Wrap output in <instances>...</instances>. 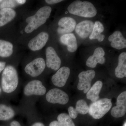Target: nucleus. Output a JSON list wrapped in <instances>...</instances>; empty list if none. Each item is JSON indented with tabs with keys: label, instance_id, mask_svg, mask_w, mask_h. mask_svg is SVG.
Segmentation results:
<instances>
[{
	"label": "nucleus",
	"instance_id": "nucleus-1",
	"mask_svg": "<svg viewBox=\"0 0 126 126\" xmlns=\"http://www.w3.org/2000/svg\"><path fill=\"white\" fill-rule=\"evenodd\" d=\"M52 10L50 6H46L39 9L34 15L27 17L26 21L28 24L25 28V32L30 33L44 25L49 18Z\"/></svg>",
	"mask_w": 126,
	"mask_h": 126
},
{
	"label": "nucleus",
	"instance_id": "nucleus-2",
	"mask_svg": "<svg viewBox=\"0 0 126 126\" xmlns=\"http://www.w3.org/2000/svg\"><path fill=\"white\" fill-rule=\"evenodd\" d=\"M67 9L70 14L85 18H93L97 14L94 5L88 1H75L69 6Z\"/></svg>",
	"mask_w": 126,
	"mask_h": 126
},
{
	"label": "nucleus",
	"instance_id": "nucleus-3",
	"mask_svg": "<svg viewBox=\"0 0 126 126\" xmlns=\"http://www.w3.org/2000/svg\"><path fill=\"white\" fill-rule=\"evenodd\" d=\"M18 73L15 68L7 65L3 70L1 75V87L4 92L10 93L16 90L18 84Z\"/></svg>",
	"mask_w": 126,
	"mask_h": 126
},
{
	"label": "nucleus",
	"instance_id": "nucleus-4",
	"mask_svg": "<svg viewBox=\"0 0 126 126\" xmlns=\"http://www.w3.org/2000/svg\"><path fill=\"white\" fill-rule=\"evenodd\" d=\"M111 100L104 98L93 102L89 106V113L94 119L102 118L111 108Z\"/></svg>",
	"mask_w": 126,
	"mask_h": 126
},
{
	"label": "nucleus",
	"instance_id": "nucleus-5",
	"mask_svg": "<svg viewBox=\"0 0 126 126\" xmlns=\"http://www.w3.org/2000/svg\"><path fill=\"white\" fill-rule=\"evenodd\" d=\"M46 98L50 103L65 105L68 103L69 98L67 93L58 88L50 89L46 94Z\"/></svg>",
	"mask_w": 126,
	"mask_h": 126
},
{
	"label": "nucleus",
	"instance_id": "nucleus-6",
	"mask_svg": "<svg viewBox=\"0 0 126 126\" xmlns=\"http://www.w3.org/2000/svg\"><path fill=\"white\" fill-rule=\"evenodd\" d=\"M45 67L46 63L44 59L39 58L28 63L25 67V71L31 77H36L42 74Z\"/></svg>",
	"mask_w": 126,
	"mask_h": 126
},
{
	"label": "nucleus",
	"instance_id": "nucleus-7",
	"mask_svg": "<svg viewBox=\"0 0 126 126\" xmlns=\"http://www.w3.org/2000/svg\"><path fill=\"white\" fill-rule=\"evenodd\" d=\"M95 71L89 70L83 71L79 75V79L78 88L80 90H83L84 93H87L91 88V82L95 77Z\"/></svg>",
	"mask_w": 126,
	"mask_h": 126
},
{
	"label": "nucleus",
	"instance_id": "nucleus-8",
	"mask_svg": "<svg viewBox=\"0 0 126 126\" xmlns=\"http://www.w3.org/2000/svg\"><path fill=\"white\" fill-rule=\"evenodd\" d=\"M46 92V88L43 86L42 82L38 80H33L28 83L24 90V94L26 96H42L45 94Z\"/></svg>",
	"mask_w": 126,
	"mask_h": 126
},
{
	"label": "nucleus",
	"instance_id": "nucleus-9",
	"mask_svg": "<svg viewBox=\"0 0 126 126\" xmlns=\"http://www.w3.org/2000/svg\"><path fill=\"white\" fill-rule=\"evenodd\" d=\"M46 55L47 67L55 71L58 70L61 66V61L54 49L50 46L47 47Z\"/></svg>",
	"mask_w": 126,
	"mask_h": 126
},
{
	"label": "nucleus",
	"instance_id": "nucleus-10",
	"mask_svg": "<svg viewBox=\"0 0 126 126\" xmlns=\"http://www.w3.org/2000/svg\"><path fill=\"white\" fill-rule=\"evenodd\" d=\"M59 27L57 31L60 34L64 35L70 33L75 29L77 25L76 21L73 18L69 17L61 18L58 22Z\"/></svg>",
	"mask_w": 126,
	"mask_h": 126
},
{
	"label": "nucleus",
	"instance_id": "nucleus-11",
	"mask_svg": "<svg viewBox=\"0 0 126 126\" xmlns=\"http://www.w3.org/2000/svg\"><path fill=\"white\" fill-rule=\"evenodd\" d=\"M70 70L68 67H62L59 69L52 78V83L57 87H62L66 83L70 75Z\"/></svg>",
	"mask_w": 126,
	"mask_h": 126
},
{
	"label": "nucleus",
	"instance_id": "nucleus-12",
	"mask_svg": "<svg viewBox=\"0 0 126 126\" xmlns=\"http://www.w3.org/2000/svg\"><path fill=\"white\" fill-rule=\"evenodd\" d=\"M49 35L46 32H41L31 40L28 47L32 51L40 50L45 46L48 40Z\"/></svg>",
	"mask_w": 126,
	"mask_h": 126
},
{
	"label": "nucleus",
	"instance_id": "nucleus-13",
	"mask_svg": "<svg viewBox=\"0 0 126 126\" xmlns=\"http://www.w3.org/2000/svg\"><path fill=\"white\" fill-rule=\"evenodd\" d=\"M126 112V92L124 91L118 96L116 106L111 110V114L114 117H122Z\"/></svg>",
	"mask_w": 126,
	"mask_h": 126
},
{
	"label": "nucleus",
	"instance_id": "nucleus-14",
	"mask_svg": "<svg viewBox=\"0 0 126 126\" xmlns=\"http://www.w3.org/2000/svg\"><path fill=\"white\" fill-rule=\"evenodd\" d=\"M105 55L103 49L102 47H98L94 50L93 54L89 57L86 61V65L89 67L94 68L98 63L103 64L106 62Z\"/></svg>",
	"mask_w": 126,
	"mask_h": 126
},
{
	"label": "nucleus",
	"instance_id": "nucleus-15",
	"mask_svg": "<svg viewBox=\"0 0 126 126\" xmlns=\"http://www.w3.org/2000/svg\"><path fill=\"white\" fill-rule=\"evenodd\" d=\"M94 24V23L92 21H82L76 25L75 32L81 38H87L92 33Z\"/></svg>",
	"mask_w": 126,
	"mask_h": 126
},
{
	"label": "nucleus",
	"instance_id": "nucleus-16",
	"mask_svg": "<svg viewBox=\"0 0 126 126\" xmlns=\"http://www.w3.org/2000/svg\"><path fill=\"white\" fill-rule=\"evenodd\" d=\"M108 40L111 42V46L116 49L120 50L126 47V39L121 32H114L109 37Z\"/></svg>",
	"mask_w": 126,
	"mask_h": 126
},
{
	"label": "nucleus",
	"instance_id": "nucleus-17",
	"mask_svg": "<svg viewBox=\"0 0 126 126\" xmlns=\"http://www.w3.org/2000/svg\"><path fill=\"white\" fill-rule=\"evenodd\" d=\"M61 44L66 46L69 52L73 53L78 49V44L76 37L73 33L61 35L60 38Z\"/></svg>",
	"mask_w": 126,
	"mask_h": 126
},
{
	"label": "nucleus",
	"instance_id": "nucleus-18",
	"mask_svg": "<svg viewBox=\"0 0 126 126\" xmlns=\"http://www.w3.org/2000/svg\"><path fill=\"white\" fill-rule=\"evenodd\" d=\"M115 74L118 78L126 77V53L123 52L118 57V64L115 69Z\"/></svg>",
	"mask_w": 126,
	"mask_h": 126
},
{
	"label": "nucleus",
	"instance_id": "nucleus-19",
	"mask_svg": "<svg viewBox=\"0 0 126 126\" xmlns=\"http://www.w3.org/2000/svg\"><path fill=\"white\" fill-rule=\"evenodd\" d=\"M16 12L11 8H4L0 10V27L11 21L15 17Z\"/></svg>",
	"mask_w": 126,
	"mask_h": 126
},
{
	"label": "nucleus",
	"instance_id": "nucleus-20",
	"mask_svg": "<svg viewBox=\"0 0 126 126\" xmlns=\"http://www.w3.org/2000/svg\"><path fill=\"white\" fill-rule=\"evenodd\" d=\"M104 30V27L101 22L98 21H95L93 31L89 36V39L91 40L97 39L99 42H102L105 38V35L101 34Z\"/></svg>",
	"mask_w": 126,
	"mask_h": 126
},
{
	"label": "nucleus",
	"instance_id": "nucleus-21",
	"mask_svg": "<svg viewBox=\"0 0 126 126\" xmlns=\"http://www.w3.org/2000/svg\"><path fill=\"white\" fill-rule=\"evenodd\" d=\"M103 86L101 81H97L87 93V98L90 99L93 102L96 101L99 98V94Z\"/></svg>",
	"mask_w": 126,
	"mask_h": 126
},
{
	"label": "nucleus",
	"instance_id": "nucleus-22",
	"mask_svg": "<svg viewBox=\"0 0 126 126\" xmlns=\"http://www.w3.org/2000/svg\"><path fill=\"white\" fill-rule=\"evenodd\" d=\"M57 119L58 121L51 122L49 126H75L72 118L67 113L60 114Z\"/></svg>",
	"mask_w": 126,
	"mask_h": 126
},
{
	"label": "nucleus",
	"instance_id": "nucleus-23",
	"mask_svg": "<svg viewBox=\"0 0 126 126\" xmlns=\"http://www.w3.org/2000/svg\"><path fill=\"white\" fill-rule=\"evenodd\" d=\"M13 44L7 41L0 40V56L2 57H9L13 52Z\"/></svg>",
	"mask_w": 126,
	"mask_h": 126
},
{
	"label": "nucleus",
	"instance_id": "nucleus-24",
	"mask_svg": "<svg viewBox=\"0 0 126 126\" xmlns=\"http://www.w3.org/2000/svg\"><path fill=\"white\" fill-rule=\"evenodd\" d=\"M15 111L13 109L4 104H0V121H7L15 116Z\"/></svg>",
	"mask_w": 126,
	"mask_h": 126
},
{
	"label": "nucleus",
	"instance_id": "nucleus-25",
	"mask_svg": "<svg viewBox=\"0 0 126 126\" xmlns=\"http://www.w3.org/2000/svg\"><path fill=\"white\" fill-rule=\"evenodd\" d=\"M78 113L86 115L89 112V107L83 99H80L77 101L75 108Z\"/></svg>",
	"mask_w": 126,
	"mask_h": 126
},
{
	"label": "nucleus",
	"instance_id": "nucleus-26",
	"mask_svg": "<svg viewBox=\"0 0 126 126\" xmlns=\"http://www.w3.org/2000/svg\"><path fill=\"white\" fill-rule=\"evenodd\" d=\"M68 112L69 116L71 118H73V119H75L77 118L79 114L78 113L77 111L75 108L72 106H70L68 108Z\"/></svg>",
	"mask_w": 126,
	"mask_h": 126
},
{
	"label": "nucleus",
	"instance_id": "nucleus-27",
	"mask_svg": "<svg viewBox=\"0 0 126 126\" xmlns=\"http://www.w3.org/2000/svg\"><path fill=\"white\" fill-rule=\"evenodd\" d=\"M63 1L62 0H46V2L49 4H57Z\"/></svg>",
	"mask_w": 126,
	"mask_h": 126
},
{
	"label": "nucleus",
	"instance_id": "nucleus-28",
	"mask_svg": "<svg viewBox=\"0 0 126 126\" xmlns=\"http://www.w3.org/2000/svg\"><path fill=\"white\" fill-rule=\"evenodd\" d=\"M6 63L4 62H0V73L4 70L5 67Z\"/></svg>",
	"mask_w": 126,
	"mask_h": 126
},
{
	"label": "nucleus",
	"instance_id": "nucleus-29",
	"mask_svg": "<svg viewBox=\"0 0 126 126\" xmlns=\"http://www.w3.org/2000/svg\"><path fill=\"white\" fill-rule=\"evenodd\" d=\"M11 126H21L19 122L16 121H13L10 124Z\"/></svg>",
	"mask_w": 126,
	"mask_h": 126
},
{
	"label": "nucleus",
	"instance_id": "nucleus-30",
	"mask_svg": "<svg viewBox=\"0 0 126 126\" xmlns=\"http://www.w3.org/2000/svg\"><path fill=\"white\" fill-rule=\"evenodd\" d=\"M16 1L19 4L22 5L24 4L26 2V0H16Z\"/></svg>",
	"mask_w": 126,
	"mask_h": 126
},
{
	"label": "nucleus",
	"instance_id": "nucleus-31",
	"mask_svg": "<svg viewBox=\"0 0 126 126\" xmlns=\"http://www.w3.org/2000/svg\"><path fill=\"white\" fill-rule=\"evenodd\" d=\"M32 126H45L43 123L40 122H36L34 123Z\"/></svg>",
	"mask_w": 126,
	"mask_h": 126
},
{
	"label": "nucleus",
	"instance_id": "nucleus-32",
	"mask_svg": "<svg viewBox=\"0 0 126 126\" xmlns=\"http://www.w3.org/2000/svg\"><path fill=\"white\" fill-rule=\"evenodd\" d=\"M126 122H125V123H124V125H123V126H126Z\"/></svg>",
	"mask_w": 126,
	"mask_h": 126
},
{
	"label": "nucleus",
	"instance_id": "nucleus-33",
	"mask_svg": "<svg viewBox=\"0 0 126 126\" xmlns=\"http://www.w3.org/2000/svg\"><path fill=\"white\" fill-rule=\"evenodd\" d=\"M2 1H3V0H0V2H2Z\"/></svg>",
	"mask_w": 126,
	"mask_h": 126
}]
</instances>
